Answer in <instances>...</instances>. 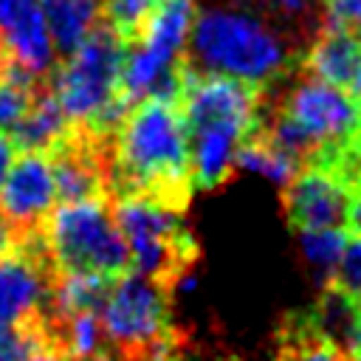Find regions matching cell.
<instances>
[{
	"instance_id": "obj_25",
	"label": "cell",
	"mask_w": 361,
	"mask_h": 361,
	"mask_svg": "<svg viewBox=\"0 0 361 361\" xmlns=\"http://www.w3.org/2000/svg\"><path fill=\"white\" fill-rule=\"evenodd\" d=\"M158 0H104V17H107V25L130 39L135 34H141V28L147 25V20L152 17Z\"/></svg>"
},
{
	"instance_id": "obj_15",
	"label": "cell",
	"mask_w": 361,
	"mask_h": 361,
	"mask_svg": "<svg viewBox=\"0 0 361 361\" xmlns=\"http://www.w3.org/2000/svg\"><path fill=\"white\" fill-rule=\"evenodd\" d=\"M307 324L327 338L336 350H341V355H353L355 350H361V310H358V299L341 293L338 288H327L313 313L307 316Z\"/></svg>"
},
{
	"instance_id": "obj_13",
	"label": "cell",
	"mask_w": 361,
	"mask_h": 361,
	"mask_svg": "<svg viewBox=\"0 0 361 361\" xmlns=\"http://www.w3.org/2000/svg\"><path fill=\"white\" fill-rule=\"evenodd\" d=\"M48 299L42 265L23 251L0 257V344L23 330Z\"/></svg>"
},
{
	"instance_id": "obj_31",
	"label": "cell",
	"mask_w": 361,
	"mask_h": 361,
	"mask_svg": "<svg viewBox=\"0 0 361 361\" xmlns=\"http://www.w3.org/2000/svg\"><path fill=\"white\" fill-rule=\"evenodd\" d=\"M347 226L353 228V234L361 237V183L355 189H350V206H347Z\"/></svg>"
},
{
	"instance_id": "obj_19",
	"label": "cell",
	"mask_w": 361,
	"mask_h": 361,
	"mask_svg": "<svg viewBox=\"0 0 361 361\" xmlns=\"http://www.w3.org/2000/svg\"><path fill=\"white\" fill-rule=\"evenodd\" d=\"M107 290V276L90 271H62L59 279L48 288V302L54 319H65L85 310H99Z\"/></svg>"
},
{
	"instance_id": "obj_11",
	"label": "cell",
	"mask_w": 361,
	"mask_h": 361,
	"mask_svg": "<svg viewBox=\"0 0 361 361\" xmlns=\"http://www.w3.org/2000/svg\"><path fill=\"white\" fill-rule=\"evenodd\" d=\"M59 203L54 158L48 152H20L0 189V220L11 228H34Z\"/></svg>"
},
{
	"instance_id": "obj_22",
	"label": "cell",
	"mask_w": 361,
	"mask_h": 361,
	"mask_svg": "<svg viewBox=\"0 0 361 361\" xmlns=\"http://www.w3.org/2000/svg\"><path fill=\"white\" fill-rule=\"evenodd\" d=\"M31 87H34V79L23 68L3 62L0 68V135H11L20 118L25 116L34 99Z\"/></svg>"
},
{
	"instance_id": "obj_7",
	"label": "cell",
	"mask_w": 361,
	"mask_h": 361,
	"mask_svg": "<svg viewBox=\"0 0 361 361\" xmlns=\"http://www.w3.org/2000/svg\"><path fill=\"white\" fill-rule=\"evenodd\" d=\"M113 217L124 237L133 271L158 279L164 274H175L178 262L189 259L192 243L169 197L124 192L113 206Z\"/></svg>"
},
{
	"instance_id": "obj_6",
	"label": "cell",
	"mask_w": 361,
	"mask_h": 361,
	"mask_svg": "<svg viewBox=\"0 0 361 361\" xmlns=\"http://www.w3.org/2000/svg\"><path fill=\"white\" fill-rule=\"evenodd\" d=\"M127 48L130 45L124 37H118L110 25H99L54 68L51 96L71 124L90 127L104 113V107L121 96V68Z\"/></svg>"
},
{
	"instance_id": "obj_3",
	"label": "cell",
	"mask_w": 361,
	"mask_h": 361,
	"mask_svg": "<svg viewBox=\"0 0 361 361\" xmlns=\"http://www.w3.org/2000/svg\"><path fill=\"white\" fill-rule=\"evenodd\" d=\"M361 135V102L336 85L322 79H302L290 87L282 113L268 130V141L279 149L302 158L307 152H324L322 161H336V149L353 147Z\"/></svg>"
},
{
	"instance_id": "obj_34",
	"label": "cell",
	"mask_w": 361,
	"mask_h": 361,
	"mask_svg": "<svg viewBox=\"0 0 361 361\" xmlns=\"http://www.w3.org/2000/svg\"><path fill=\"white\" fill-rule=\"evenodd\" d=\"M347 90L361 102V56H358V65H355V73H353V79H350V85H347Z\"/></svg>"
},
{
	"instance_id": "obj_18",
	"label": "cell",
	"mask_w": 361,
	"mask_h": 361,
	"mask_svg": "<svg viewBox=\"0 0 361 361\" xmlns=\"http://www.w3.org/2000/svg\"><path fill=\"white\" fill-rule=\"evenodd\" d=\"M51 158H54V175H56L59 200L99 197V192L104 186V172H102L96 155H90L82 147H65L62 152L56 149V155H51Z\"/></svg>"
},
{
	"instance_id": "obj_33",
	"label": "cell",
	"mask_w": 361,
	"mask_h": 361,
	"mask_svg": "<svg viewBox=\"0 0 361 361\" xmlns=\"http://www.w3.org/2000/svg\"><path fill=\"white\" fill-rule=\"evenodd\" d=\"M14 251V228L0 220V257Z\"/></svg>"
},
{
	"instance_id": "obj_32",
	"label": "cell",
	"mask_w": 361,
	"mask_h": 361,
	"mask_svg": "<svg viewBox=\"0 0 361 361\" xmlns=\"http://www.w3.org/2000/svg\"><path fill=\"white\" fill-rule=\"evenodd\" d=\"M28 361H65V358H62V353H59V350H56L51 341H45V338H42V341H39V344L31 350Z\"/></svg>"
},
{
	"instance_id": "obj_1",
	"label": "cell",
	"mask_w": 361,
	"mask_h": 361,
	"mask_svg": "<svg viewBox=\"0 0 361 361\" xmlns=\"http://www.w3.org/2000/svg\"><path fill=\"white\" fill-rule=\"evenodd\" d=\"M189 54L200 73L237 79L251 87L276 79L290 59L279 31L243 6H209L197 11Z\"/></svg>"
},
{
	"instance_id": "obj_37",
	"label": "cell",
	"mask_w": 361,
	"mask_h": 361,
	"mask_svg": "<svg viewBox=\"0 0 361 361\" xmlns=\"http://www.w3.org/2000/svg\"><path fill=\"white\" fill-rule=\"evenodd\" d=\"M358 310H361V296H358Z\"/></svg>"
},
{
	"instance_id": "obj_12",
	"label": "cell",
	"mask_w": 361,
	"mask_h": 361,
	"mask_svg": "<svg viewBox=\"0 0 361 361\" xmlns=\"http://www.w3.org/2000/svg\"><path fill=\"white\" fill-rule=\"evenodd\" d=\"M0 45L11 65L39 79L56 68V45L48 31L42 0H0Z\"/></svg>"
},
{
	"instance_id": "obj_2",
	"label": "cell",
	"mask_w": 361,
	"mask_h": 361,
	"mask_svg": "<svg viewBox=\"0 0 361 361\" xmlns=\"http://www.w3.org/2000/svg\"><path fill=\"white\" fill-rule=\"evenodd\" d=\"M113 172L124 192L169 197L189 178V133L178 102L144 99L116 130Z\"/></svg>"
},
{
	"instance_id": "obj_14",
	"label": "cell",
	"mask_w": 361,
	"mask_h": 361,
	"mask_svg": "<svg viewBox=\"0 0 361 361\" xmlns=\"http://www.w3.org/2000/svg\"><path fill=\"white\" fill-rule=\"evenodd\" d=\"M358 56H361V34L341 25H327L307 48L305 65L313 79H322L327 85L347 90L355 73Z\"/></svg>"
},
{
	"instance_id": "obj_30",
	"label": "cell",
	"mask_w": 361,
	"mask_h": 361,
	"mask_svg": "<svg viewBox=\"0 0 361 361\" xmlns=\"http://www.w3.org/2000/svg\"><path fill=\"white\" fill-rule=\"evenodd\" d=\"M14 158H17V144L11 141V135H0V189L8 178V169H11Z\"/></svg>"
},
{
	"instance_id": "obj_23",
	"label": "cell",
	"mask_w": 361,
	"mask_h": 361,
	"mask_svg": "<svg viewBox=\"0 0 361 361\" xmlns=\"http://www.w3.org/2000/svg\"><path fill=\"white\" fill-rule=\"evenodd\" d=\"M347 234L338 228H305L299 231V254L307 262V268L319 276H330L338 265V257L344 251Z\"/></svg>"
},
{
	"instance_id": "obj_36",
	"label": "cell",
	"mask_w": 361,
	"mask_h": 361,
	"mask_svg": "<svg viewBox=\"0 0 361 361\" xmlns=\"http://www.w3.org/2000/svg\"><path fill=\"white\" fill-rule=\"evenodd\" d=\"M344 361H361V350H355V353H353V355H347Z\"/></svg>"
},
{
	"instance_id": "obj_4",
	"label": "cell",
	"mask_w": 361,
	"mask_h": 361,
	"mask_svg": "<svg viewBox=\"0 0 361 361\" xmlns=\"http://www.w3.org/2000/svg\"><path fill=\"white\" fill-rule=\"evenodd\" d=\"M195 17V0H158L152 17L141 28V39L127 48L124 56L121 96L127 102L180 99L183 68H178V62L189 48Z\"/></svg>"
},
{
	"instance_id": "obj_29",
	"label": "cell",
	"mask_w": 361,
	"mask_h": 361,
	"mask_svg": "<svg viewBox=\"0 0 361 361\" xmlns=\"http://www.w3.org/2000/svg\"><path fill=\"white\" fill-rule=\"evenodd\" d=\"M265 6L282 17H302L310 8V0H265Z\"/></svg>"
},
{
	"instance_id": "obj_20",
	"label": "cell",
	"mask_w": 361,
	"mask_h": 361,
	"mask_svg": "<svg viewBox=\"0 0 361 361\" xmlns=\"http://www.w3.org/2000/svg\"><path fill=\"white\" fill-rule=\"evenodd\" d=\"M234 169H243V172L257 175V178H262V180H268V183H274V186L288 189V183L296 178V172H299L302 166H299V158H296V155L279 149L274 141L251 135V138L240 147Z\"/></svg>"
},
{
	"instance_id": "obj_26",
	"label": "cell",
	"mask_w": 361,
	"mask_h": 361,
	"mask_svg": "<svg viewBox=\"0 0 361 361\" xmlns=\"http://www.w3.org/2000/svg\"><path fill=\"white\" fill-rule=\"evenodd\" d=\"M333 288L341 293L358 299L361 296V237L353 234L344 243V251L338 257V265L333 271Z\"/></svg>"
},
{
	"instance_id": "obj_35",
	"label": "cell",
	"mask_w": 361,
	"mask_h": 361,
	"mask_svg": "<svg viewBox=\"0 0 361 361\" xmlns=\"http://www.w3.org/2000/svg\"><path fill=\"white\" fill-rule=\"evenodd\" d=\"M71 361H118V358L110 355V353H93V355H85V358H71Z\"/></svg>"
},
{
	"instance_id": "obj_17",
	"label": "cell",
	"mask_w": 361,
	"mask_h": 361,
	"mask_svg": "<svg viewBox=\"0 0 361 361\" xmlns=\"http://www.w3.org/2000/svg\"><path fill=\"white\" fill-rule=\"evenodd\" d=\"M56 54L76 51L99 28V0H42Z\"/></svg>"
},
{
	"instance_id": "obj_21",
	"label": "cell",
	"mask_w": 361,
	"mask_h": 361,
	"mask_svg": "<svg viewBox=\"0 0 361 361\" xmlns=\"http://www.w3.org/2000/svg\"><path fill=\"white\" fill-rule=\"evenodd\" d=\"M104 327L96 310H85V313H73L59 319V333L56 341H51L59 353L71 355V358H85L93 353H102L104 344Z\"/></svg>"
},
{
	"instance_id": "obj_38",
	"label": "cell",
	"mask_w": 361,
	"mask_h": 361,
	"mask_svg": "<svg viewBox=\"0 0 361 361\" xmlns=\"http://www.w3.org/2000/svg\"><path fill=\"white\" fill-rule=\"evenodd\" d=\"M327 3H330V0H327Z\"/></svg>"
},
{
	"instance_id": "obj_8",
	"label": "cell",
	"mask_w": 361,
	"mask_h": 361,
	"mask_svg": "<svg viewBox=\"0 0 361 361\" xmlns=\"http://www.w3.org/2000/svg\"><path fill=\"white\" fill-rule=\"evenodd\" d=\"M104 338L121 353L138 358L144 350L169 336V302L155 276L121 271L107 282L99 305Z\"/></svg>"
},
{
	"instance_id": "obj_5",
	"label": "cell",
	"mask_w": 361,
	"mask_h": 361,
	"mask_svg": "<svg viewBox=\"0 0 361 361\" xmlns=\"http://www.w3.org/2000/svg\"><path fill=\"white\" fill-rule=\"evenodd\" d=\"M45 248L59 271L118 276L130 265L113 209L102 197L59 200L45 217Z\"/></svg>"
},
{
	"instance_id": "obj_24",
	"label": "cell",
	"mask_w": 361,
	"mask_h": 361,
	"mask_svg": "<svg viewBox=\"0 0 361 361\" xmlns=\"http://www.w3.org/2000/svg\"><path fill=\"white\" fill-rule=\"evenodd\" d=\"M274 361H344V355L327 338H322L307 322H302L285 330V338Z\"/></svg>"
},
{
	"instance_id": "obj_27",
	"label": "cell",
	"mask_w": 361,
	"mask_h": 361,
	"mask_svg": "<svg viewBox=\"0 0 361 361\" xmlns=\"http://www.w3.org/2000/svg\"><path fill=\"white\" fill-rule=\"evenodd\" d=\"M39 341H42L39 333L23 327V330H17L11 338H6V341L0 344V361H28L31 350H34Z\"/></svg>"
},
{
	"instance_id": "obj_10",
	"label": "cell",
	"mask_w": 361,
	"mask_h": 361,
	"mask_svg": "<svg viewBox=\"0 0 361 361\" xmlns=\"http://www.w3.org/2000/svg\"><path fill=\"white\" fill-rule=\"evenodd\" d=\"M350 180L338 164L319 161L299 169L285 189V212L296 231L305 228H338L347 223Z\"/></svg>"
},
{
	"instance_id": "obj_9",
	"label": "cell",
	"mask_w": 361,
	"mask_h": 361,
	"mask_svg": "<svg viewBox=\"0 0 361 361\" xmlns=\"http://www.w3.org/2000/svg\"><path fill=\"white\" fill-rule=\"evenodd\" d=\"M180 113L186 127L192 124H228L248 135H254L259 121V99L251 85L237 79L212 76V73H189L183 71L180 90Z\"/></svg>"
},
{
	"instance_id": "obj_28",
	"label": "cell",
	"mask_w": 361,
	"mask_h": 361,
	"mask_svg": "<svg viewBox=\"0 0 361 361\" xmlns=\"http://www.w3.org/2000/svg\"><path fill=\"white\" fill-rule=\"evenodd\" d=\"M327 20H330V25L361 31V0H330Z\"/></svg>"
},
{
	"instance_id": "obj_16",
	"label": "cell",
	"mask_w": 361,
	"mask_h": 361,
	"mask_svg": "<svg viewBox=\"0 0 361 361\" xmlns=\"http://www.w3.org/2000/svg\"><path fill=\"white\" fill-rule=\"evenodd\" d=\"M68 116L62 113V107L56 104V99L51 93L31 99L25 116L20 118V124L11 133V141L23 149V152H48L59 149L68 138Z\"/></svg>"
}]
</instances>
